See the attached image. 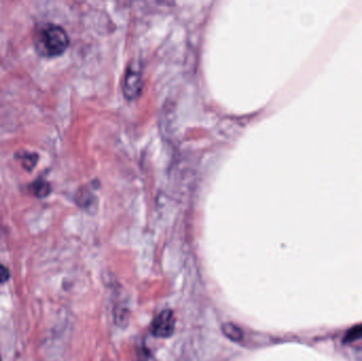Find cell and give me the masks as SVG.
Here are the masks:
<instances>
[{"mask_svg":"<svg viewBox=\"0 0 362 361\" xmlns=\"http://www.w3.org/2000/svg\"><path fill=\"white\" fill-rule=\"evenodd\" d=\"M9 270L5 266L0 265V283L6 282L9 279Z\"/></svg>","mask_w":362,"mask_h":361,"instance_id":"52a82bcc","label":"cell"},{"mask_svg":"<svg viewBox=\"0 0 362 361\" xmlns=\"http://www.w3.org/2000/svg\"><path fill=\"white\" fill-rule=\"evenodd\" d=\"M69 46V36L63 27L48 24L40 31L36 49L43 57H55L63 54Z\"/></svg>","mask_w":362,"mask_h":361,"instance_id":"6da1fadb","label":"cell"},{"mask_svg":"<svg viewBox=\"0 0 362 361\" xmlns=\"http://www.w3.org/2000/svg\"><path fill=\"white\" fill-rule=\"evenodd\" d=\"M223 332H224L226 337L229 339L233 340V341H241L244 337V334L241 331L239 326L235 325L232 323H226L223 325Z\"/></svg>","mask_w":362,"mask_h":361,"instance_id":"5b68a950","label":"cell"},{"mask_svg":"<svg viewBox=\"0 0 362 361\" xmlns=\"http://www.w3.org/2000/svg\"><path fill=\"white\" fill-rule=\"evenodd\" d=\"M38 155L36 153H24L22 154L20 160H22V165L26 171L31 172L38 162Z\"/></svg>","mask_w":362,"mask_h":361,"instance_id":"8992f818","label":"cell"},{"mask_svg":"<svg viewBox=\"0 0 362 361\" xmlns=\"http://www.w3.org/2000/svg\"><path fill=\"white\" fill-rule=\"evenodd\" d=\"M142 71L138 63H132L126 69L124 75L123 89L126 98H135L140 94L142 89Z\"/></svg>","mask_w":362,"mask_h":361,"instance_id":"7a4b0ae2","label":"cell"},{"mask_svg":"<svg viewBox=\"0 0 362 361\" xmlns=\"http://www.w3.org/2000/svg\"><path fill=\"white\" fill-rule=\"evenodd\" d=\"M0 361H1V359H0Z\"/></svg>","mask_w":362,"mask_h":361,"instance_id":"ba28073f","label":"cell"},{"mask_svg":"<svg viewBox=\"0 0 362 361\" xmlns=\"http://www.w3.org/2000/svg\"><path fill=\"white\" fill-rule=\"evenodd\" d=\"M175 317L171 309H165L161 311L152 324L153 335L159 338H167L173 335L175 331Z\"/></svg>","mask_w":362,"mask_h":361,"instance_id":"3957f363","label":"cell"},{"mask_svg":"<svg viewBox=\"0 0 362 361\" xmlns=\"http://www.w3.org/2000/svg\"><path fill=\"white\" fill-rule=\"evenodd\" d=\"M30 190L33 193L34 196L38 197V198H45V197L48 196L51 193V186L47 180L40 179L34 182L33 184H31L30 186Z\"/></svg>","mask_w":362,"mask_h":361,"instance_id":"277c9868","label":"cell"}]
</instances>
